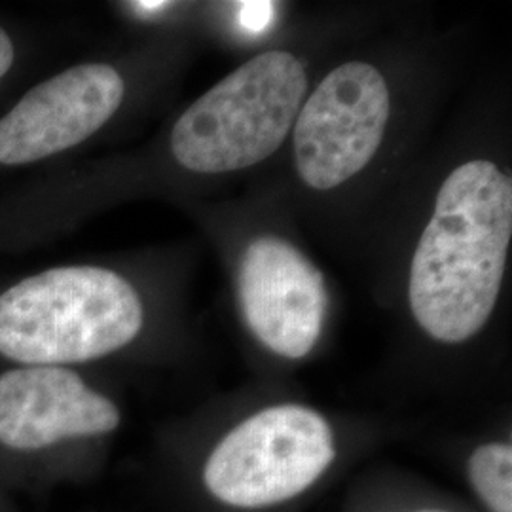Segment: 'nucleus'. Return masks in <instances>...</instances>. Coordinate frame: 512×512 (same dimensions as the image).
<instances>
[{"instance_id": "nucleus-1", "label": "nucleus", "mask_w": 512, "mask_h": 512, "mask_svg": "<svg viewBox=\"0 0 512 512\" xmlns=\"http://www.w3.org/2000/svg\"><path fill=\"white\" fill-rule=\"evenodd\" d=\"M512 236V183L497 165H459L440 186L410 266L408 298L421 329L459 344L486 325Z\"/></svg>"}, {"instance_id": "nucleus-2", "label": "nucleus", "mask_w": 512, "mask_h": 512, "mask_svg": "<svg viewBox=\"0 0 512 512\" xmlns=\"http://www.w3.org/2000/svg\"><path fill=\"white\" fill-rule=\"evenodd\" d=\"M141 327L139 294L105 268H54L0 294V353L21 365L99 359L128 346Z\"/></svg>"}, {"instance_id": "nucleus-3", "label": "nucleus", "mask_w": 512, "mask_h": 512, "mask_svg": "<svg viewBox=\"0 0 512 512\" xmlns=\"http://www.w3.org/2000/svg\"><path fill=\"white\" fill-rule=\"evenodd\" d=\"M308 80L289 52L243 63L177 120L171 150L194 173H228L270 158L291 133Z\"/></svg>"}, {"instance_id": "nucleus-4", "label": "nucleus", "mask_w": 512, "mask_h": 512, "mask_svg": "<svg viewBox=\"0 0 512 512\" xmlns=\"http://www.w3.org/2000/svg\"><path fill=\"white\" fill-rule=\"evenodd\" d=\"M336 458L327 420L300 404H279L241 421L220 440L203 469L219 501L260 509L313 486Z\"/></svg>"}, {"instance_id": "nucleus-5", "label": "nucleus", "mask_w": 512, "mask_h": 512, "mask_svg": "<svg viewBox=\"0 0 512 512\" xmlns=\"http://www.w3.org/2000/svg\"><path fill=\"white\" fill-rule=\"evenodd\" d=\"M389 107V90L376 67L351 61L330 71L294 120L302 181L330 190L363 171L382 145Z\"/></svg>"}, {"instance_id": "nucleus-6", "label": "nucleus", "mask_w": 512, "mask_h": 512, "mask_svg": "<svg viewBox=\"0 0 512 512\" xmlns=\"http://www.w3.org/2000/svg\"><path fill=\"white\" fill-rule=\"evenodd\" d=\"M238 293L249 329L266 348L300 359L317 344L329 304L325 279L289 241L264 236L247 247Z\"/></svg>"}, {"instance_id": "nucleus-7", "label": "nucleus", "mask_w": 512, "mask_h": 512, "mask_svg": "<svg viewBox=\"0 0 512 512\" xmlns=\"http://www.w3.org/2000/svg\"><path fill=\"white\" fill-rule=\"evenodd\" d=\"M122 99V76L101 63L38 84L0 120V164H33L80 145L109 122Z\"/></svg>"}, {"instance_id": "nucleus-8", "label": "nucleus", "mask_w": 512, "mask_h": 512, "mask_svg": "<svg viewBox=\"0 0 512 512\" xmlns=\"http://www.w3.org/2000/svg\"><path fill=\"white\" fill-rule=\"evenodd\" d=\"M118 425L114 403L63 366H23L0 376V442L8 448L40 450Z\"/></svg>"}, {"instance_id": "nucleus-9", "label": "nucleus", "mask_w": 512, "mask_h": 512, "mask_svg": "<svg viewBox=\"0 0 512 512\" xmlns=\"http://www.w3.org/2000/svg\"><path fill=\"white\" fill-rule=\"evenodd\" d=\"M469 478L478 497L492 512H512V448L490 442L469 459Z\"/></svg>"}, {"instance_id": "nucleus-10", "label": "nucleus", "mask_w": 512, "mask_h": 512, "mask_svg": "<svg viewBox=\"0 0 512 512\" xmlns=\"http://www.w3.org/2000/svg\"><path fill=\"white\" fill-rule=\"evenodd\" d=\"M272 14H274L272 2H247V4H241L239 19H241L243 27L258 33L270 23Z\"/></svg>"}, {"instance_id": "nucleus-11", "label": "nucleus", "mask_w": 512, "mask_h": 512, "mask_svg": "<svg viewBox=\"0 0 512 512\" xmlns=\"http://www.w3.org/2000/svg\"><path fill=\"white\" fill-rule=\"evenodd\" d=\"M12 63H14V44L6 35V31L0 27V80L10 71Z\"/></svg>"}, {"instance_id": "nucleus-12", "label": "nucleus", "mask_w": 512, "mask_h": 512, "mask_svg": "<svg viewBox=\"0 0 512 512\" xmlns=\"http://www.w3.org/2000/svg\"><path fill=\"white\" fill-rule=\"evenodd\" d=\"M129 6H133L137 12H143V14H156V12H162L165 8L171 6V2H131Z\"/></svg>"}, {"instance_id": "nucleus-13", "label": "nucleus", "mask_w": 512, "mask_h": 512, "mask_svg": "<svg viewBox=\"0 0 512 512\" xmlns=\"http://www.w3.org/2000/svg\"><path fill=\"white\" fill-rule=\"evenodd\" d=\"M423 512H440V511H423Z\"/></svg>"}]
</instances>
